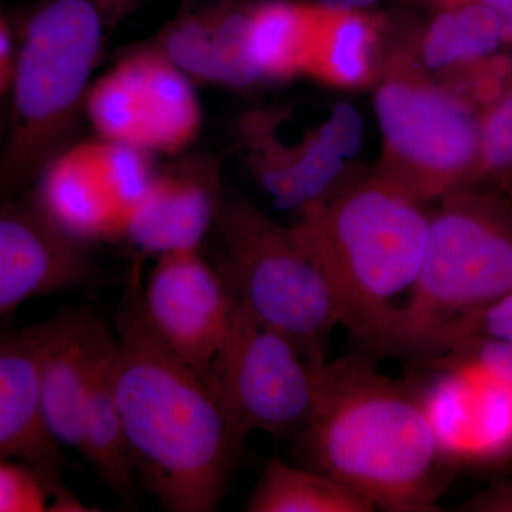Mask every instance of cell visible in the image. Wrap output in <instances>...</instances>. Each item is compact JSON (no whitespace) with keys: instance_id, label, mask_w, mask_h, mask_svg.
Listing matches in <instances>:
<instances>
[{"instance_id":"22","label":"cell","mask_w":512,"mask_h":512,"mask_svg":"<svg viewBox=\"0 0 512 512\" xmlns=\"http://www.w3.org/2000/svg\"><path fill=\"white\" fill-rule=\"evenodd\" d=\"M249 512H373L360 497L335 478L305 466H292L279 457L265 464L249 495Z\"/></svg>"},{"instance_id":"11","label":"cell","mask_w":512,"mask_h":512,"mask_svg":"<svg viewBox=\"0 0 512 512\" xmlns=\"http://www.w3.org/2000/svg\"><path fill=\"white\" fill-rule=\"evenodd\" d=\"M239 134L259 185L276 207L299 215L346 180V163L360 146L363 124L355 109L338 104L298 141L284 140L271 111L245 116Z\"/></svg>"},{"instance_id":"21","label":"cell","mask_w":512,"mask_h":512,"mask_svg":"<svg viewBox=\"0 0 512 512\" xmlns=\"http://www.w3.org/2000/svg\"><path fill=\"white\" fill-rule=\"evenodd\" d=\"M318 10L316 2H254L249 49L264 82L305 76Z\"/></svg>"},{"instance_id":"20","label":"cell","mask_w":512,"mask_h":512,"mask_svg":"<svg viewBox=\"0 0 512 512\" xmlns=\"http://www.w3.org/2000/svg\"><path fill=\"white\" fill-rule=\"evenodd\" d=\"M382 30V20L366 9L319 5L305 76L338 89H360L377 82L383 67Z\"/></svg>"},{"instance_id":"10","label":"cell","mask_w":512,"mask_h":512,"mask_svg":"<svg viewBox=\"0 0 512 512\" xmlns=\"http://www.w3.org/2000/svg\"><path fill=\"white\" fill-rule=\"evenodd\" d=\"M150 156L97 138L60 151L37 177V210L83 244L123 237L151 183Z\"/></svg>"},{"instance_id":"13","label":"cell","mask_w":512,"mask_h":512,"mask_svg":"<svg viewBox=\"0 0 512 512\" xmlns=\"http://www.w3.org/2000/svg\"><path fill=\"white\" fill-rule=\"evenodd\" d=\"M414 380L441 457L450 466L512 453V387L473 362L426 367Z\"/></svg>"},{"instance_id":"12","label":"cell","mask_w":512,"mask_h":512,"mask_svg":"<svg viewBox=\"0 0 512 512\" xmlns=\"http://www.w3.org/2000/svg\"><path fill=\"white\" fill-rule=\"evenodd\" d=\"M138 296L157 338L207 376L231 328L237 295L201 248L158 255Z\"/></svg>"},{"instance_id":"26","label":"cell","mask_w":512,"mask_h":512,"mask_svg":"<svg viewBox=\"0 0 512 512\" xmlns=\"http://www.w3.org/2000/svg\"><path fill=\"white\" fill-rule=\"evenodd\" d=\"M441 74V83L480 113L510 86L512 59L497 52Z\"/></svg>"},{"instance_id":"29","label":"cell","mask_w":512,"mask_h":512,"mask_svg":"<svg viewBox=\"0 0 512 512\" xmlns=\"http://www.w3.org/2000/svg\"><path fill=\"white\" fill-rule=\"evenodd\" d=\"M16 50L8 20L0 13V93H5L12 84L15 70Z\"/></svg>"},{"instance_id":"15","label":"cell","mask_w":512,"mask_h":512,"mask_svg":"<svg viewBox=\"0 0 512 512\" xmlns=\"http://www.w3.org/2000/svg\"><path fill=\"white\" fill-rule=\"evenodd\" d=\"M254 2L187 0L151 46L192 82L245 89L264 82L249 49Z\"/></svg>"},{"instance_id":"32","label":"cell","mask_w":512,"mask_h":512,"mask_svg":"<svg viewBox=\"0 0 512 512\" xmlns=\"http://www.w3.org/2000/svg\"><path fill=\"white\" fill-rule=\"evenodd\" d=\"M326 8L336 9H367L376 0H313Z\"/></svg>"},{"instance_id":"24","label":"cell","mask_w":512,"mask_h":512,"mask_svg":"<svg viewBox=\"0 0 512 512\" xmlns=\"http://www.w3.org/2000/svg\"><path fill=\"white\" fill-rule=\"evenodd\" d=\"M471 340H495L512 345V291L477 311L446 323L424 343L413 360L421 365Z\"/></svg>"},{"instance_id":"16","label":"cell","mask_w":512,"mask_h":512,"mask_svg":"<svg viewBox=\"0 0 512 512\" xmlns=\"http://www.w3.org/2000/svg\"><path fill=\"white\" fill-rule=\"evenodd\" d=\"M214 163L187 161L154 173L123 237L154 256L201 248L222 201Z\"/></svg>"},{"instance_id":"5","label":"cell","mask_w":512,"mask_h":512,"mask_svg":"<svg viewBox=\"0 0 512 512\" xmlns=\"http://www.w3.org/2000/svg\"><path fill=\"white\" fill-rule=\"evenodd\" d=\"M511 291V205L473 188L451 192L430 214L419 279L380 353L413 360L446 323Z\"/></svg>"},{"instance_id":"19","label":"cell","mask_w":512,"mask_h":512,"mask_svg":"<svg viewBox=\"0 0 512 512\" xmlns=\"http://www.w3.org/2000/svg\"><path fill=\"white\" fill-rule=\"evenodd\" d=\"M114 362H116V333L104 328L97 343L92 377L84 404L82 446L79 453L96 471L97 476L121 500L133 497L137 483L130 453L116 384H114Z\"/></svg>"},{"instance_id":"25","label":"cell","mask_w":512,"mask_h":512,"mask_svg":"<svg viewBox=\"0 0 512 512\" xmlns=\"http://www.w3.org/2000/svg\"><path fill=\"white\" fill-rule=\"evenodd\" d=\"M483 180L512 188V82L493 104L478 113L476 183Z\"/></svg>"},{"instance_id":"9","label":"cell","mask_w":512,"mask_h":512,"mask_svg":"<svg viewBox=\"0 0 512 512\" xmlns=\"http://www.w3.org/2000/svg\"><path fill=\"white\" fill-rule=\"evenodd\" d=\"M84 111L99 137L150 157L183 153L202 126L194 82L151 45L92 83Z\"/></svg>"},{"instance_id":"3","label":"cell","mask_w":512,"mask_h":512,"mask_svg":"<svg viewBox=\"0 0 512 512\" xmlns=\"http://www.w3.org/2000/svg\"><path fill=\"white\" fill-rule=\"evenodd\" d=\"M424 205L380 174L346 177L292 225L328 276L343 328L375 352L419 279L429 237Z\"/></svg>"},{"instance_id":"31","label":"cell","mask_w":512,"mask_h":512,"mask_svg":"<svg viewBox=\"0 0 512 512\" xmlns=\"http://www.w3.org/2000/svg\"><path fill=\"white\" fill-rule=\"evenodd\" d=\"M466 510L512 512V488L484 495L473 503H468Z\"/></svg>"},{"instance_id":"6","label":"cell","mask_w":512,"mask_h":512,"mask_svg":"<svg viewBox=\"0 0 512 512\" xmlns=\"http://www.w3.org/2000/svg\"><path fill=\"white\" fill-rule=\"evenodd\" d=\"M215 224L239 303L266 328L291 340L315 369L325 365L342 326L328 276L296 238L242 195L222 197Z\"/></svg>"},{"instance_id":"7","label":"cell","mask_w":512,"mask_h":512,"mask_svg":"<svg viewBox=\"0 0 512 512\" xmlns=\"http://www.w3.org/2000/svg\"><path fill=\"white\" fill-rule=\"evenodd\" d=\"M375 110L383 137L376 173L427 204L473 188L478 170V113L417 62L394 52L377 80Z\"/></svg>"},{"instance_id":"4","label":"cell","mask_w":512,"mask_h":512,"mask_svg":"<svg viewBox=\"0 0 512 512\" xmlns=\"http://www.w3.org/2000/svg\"><path fill=\"white\" fill-rule=\"evenodd\" d=\"M114 0H46L23 29L13 70L12 119L0 158V185L15 191L37 180L66 148L114 26Z\"/></svg>"},{"instance_id":"28","label":"cell","mask_w":512,"mask_h":512,"mask_svg":"<svg viewBox=\"0 0 512 512\" xmlns=\"http://www.w3.org/2000/svg\"><path fill=\"white\" fill-rule=\"evenodd\" d=\"M447 362H473L512 387V345L495 340H471L421 363L430 367Z\"/></svg>"},{"instance_id":"23","label":"cell","mask_w":512,"mask_h":512,"mask_svg":"<svg viewBox=\"0 0 512 512\" xmlns=\"http://www.w3.org/2000/svg\"><path fill=\"white\" fill-rule=\"evenodd\" d=\"M441 12L423 33L420 62L431 72L493 55L504 46L503 29L490 9L477 0H441Z\"/></svg>"},{"instance_id":"14","label":"cell","mask_w":512,"mask_h":512,"mask_svg":"<svg viewBox=\"0 0 512 512\" xmlns=\"http://www.w3.org/2000/svg\"><path fill=\"white\" fill-rule=\"evenodd\" d=\"M96 278L87 244L60 231L35 204L0 212V318L30 299Z\"/></svg>"},{"instance_id":"27","label":"cell","mask_w":512,"mask_h":512,"mask_svg":"<svg viewBox=\"0 0 512 512\" xmlns=\"http://www.w3.org/2000/svg\"><path fill=\"white\" fill-rule=\"evenodd\" d=\"M56 498L62 511H87L73 497L53 495L45 477L0 457V512L56 511Z\"/></svg>"},{"instance_id":"17","label":"cell","mask_w":512,"mask_h":512,"mask_svg":"<svg viewBox=\"0 0 512 512\" xmlns=\"http://www.w3.org/2000/svg\"><path fill=\"white\" fill-rule=\"evenodd\" d=\"M46 323L39 373L40 412L53 441L79 451L94 353L106 323L82 309L62 313Z\"/></svg>"},{"instance_id":"18","label":"cell","mask_w":512,"mask_h":512,"mask_svg":"<svg viewBox=\"0 0 512 512\" xmlns=\"http://www.w3.org/2000/svg\"><path fill=\"white\" fill-rule=\"evenodd\" d=\"M46 329L0 330V457L52 467L60 446L47 433L39 394Z\"/></svg>"},{"instance_id":"8","label":"cell","mask_w":512,"mask_h":512,"mask_svg":"<svg viewBox=\"0 0 512 512\" xmlns=\"http://www.w3.org/2000/svg\"><path fill=\"white\" fill-rule=\"evenodd\" d=\"M205 377L241 439L255 431L296 439L311 419L318 369L291 340L252 318L238 298Z\"/></svg>"},{"instance_id":"1","label":"cell","mask_w":512,"mask_h":512,"mask_svg":"<svg viewBox=\"0 0 512 512\" xmlns=\"http://www.w3.org/2000/svg\"><path fill=\"white\" fill-rule=\"evenodd\" d=\"M114 333V384L138 483L167 511H214L244 439L207 377L148 326L137 288L121 306Z\"/></svg>"},{"instance_id":"2","label":"cell","mask_w":512,"mask_h":512,"mask_svg":"<svg viewBox=\"0 0 512 512\" xmlns=\"http://www.w3.org/2000/svg\"><path fill=\"white\" fill-rule=\"evenodd\" d=\"M296 441L301 466L335 478L375 511H439L454 468L414 380H394L363 357L318 369L315 407Z\"/></svg>"},{"instance_id":"30","label":"cell","mask_w":512,"mask_h":512,"mask_svg":"<svg viewBox=\"0 0 512 512\" xmlns=\"http://www.w3.org/2000/svg\"><path fill=\"white\" fill-rule=\"evenodd\" d=\"M441 2V0H439ZM494 13L503 29L505 45L512 46V0H477Z\"/></svg>"}]
</instances>
